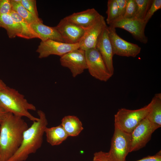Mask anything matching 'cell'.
<instances>
[{"mask_svg": "<svg viewBox=\"0 0 161 161\" xmlns=\"http://www.w3.org/2000/svg\"><path fill=\"white\" fill-rule=\"evenodd\" d=\"M93 161H95L93 160Z\"/></svg>", "mask_w": 161, "mask_h": 161, "instance_id": "d590c367", "label": "cell"}, {"mask_svg": "<svg viewBox=\"0 0 161 161\" xmlns=\"http://www.w3.org/2000/svg\"><path fill=\"white\" fill-rule=\"evenodd\" d=\"M131 133L122 131L114 126L111 147L107 152L109 157L113 161H126L131 144Z\"/></svg>", "mask_w": 161, "mask_h": 161, "instance_id": "5b68a950", "label": "cell"}, {"mask_svg": "<svg viewBox=\"0 0 161 161\" xmlns=\"http://www.w3.org/2000/svg\"><path fill=\"white\" fill-rule=\"evenodd\" d=\"M107 26V25L104 28L99 37L95 48L100 53L108 71L112 76L114 71L113 62L114 55Z\"/></svg>", "mask_w": 161, "mask_h": 161, "instance_id": "5bb4252c", "label": "cell"}, {"mask_svg": "<svg viewBox=\"0 0 161 161\" xmlns=\"http://www.w3.org/2000/svg\"><path fill=\"white\" fill-rule=\"evenodd\" d=\"M10 15L21 27V32L20 37L26 39L38 38V35L32 29L30 24L16 12L12 10Z\"/></svg>", "mask_w": 161, "mask_h": 161, "instance_id": "44dd1931", "label": "cell"}, {"mask_svg": "<svg viewBox=\"0 0 161 161\" xmlns=\"http://www.w3.org/2000/svg\"><path fill=\"white\" fill-rule=\"evenodd\" d=\"M107 26L104 17L100 15L85 30L79 43V48L86 51L95 48L98 39Z\"/></svg>", "mask_w": 161, "mask_h": 161, "instance_id": "7c38bea8", "label": "cell"}, {"mask_svg": "<svg viewBox=\"0 0 161 161\" xmlns=\"http://www.w3.org/2000/svg\"><path fill=\"white\" fill-rule=\"evenodd\" d=\"M37 114L38 120L33 122L31 126L24 131L20 146L7 161H25L30 154L35 153L41 146L48 121L43 111L38 110Z\"/></svg>", "mask_w": 161, "mask_h": 161, "instance_id": "7a4b0ae2", "label": "cell"}, {"mask_svg": "<svg viewBox=\"0 0 161 161\" xmlns=\"http://www.w3.org/2000/svg\"><path fill=\"white\" fill-rule=\"evenodd\" d=\"M100 15L95 9L92 8L74 13L64 18L85 30Z\"/></svg>", "mask_w": 161, "mask_h": 161, "instance_id": "9a60e30c", "label": "cell"}, {"mask_svg": "<svg viewBox=\"0 0 161 161\" xmlns=\"http://www.w3.org/2000/svg\"><path fill=\"white\" fill-rule=\"evenodd\" d=\"M161 126L151 122L147 117L142 120L131 133L130 152L144 147L150 140L153 133Z\"/></svg>", "mask_w": 161, "mask_h": 161, "instance_id": "8992f818", "label": "cell"}, {"mask_svg": "<svg viewBox=\"0 0 161 161\" xmlns=\"http://www.w3.org/2000/svg\"><path fill=\"white\" fill-rule=\"evenodd\" d=\"M44 133L47 141L52 146L60 145L69 137L61 124L50 128L46 127Z\"/></svg>", "mask_w": 161, "mask_h": 161, "instance_id": "ac0fdd59", "label": "cell"}, {"mask_svg": "<svg viewBox=\"0 0 161 161\" xmlns=\"http://www.w3.org/2000/svg\"><path fill=\"white\" fill-rule=\"evenodd\" d=\"M0 107L15 115L26 117L33 122L39 119L29 112L35 111V106L29 103L18 91L7 86L0 90Z\"/></svg>", "mask_w": 161, "mask_h": 161, "instance_id": "3957f363", "label": "cell"}, {"mask_svg": "<svg viewBox=\"0 0 161 161\" xmlns=\"http://www.w3.org/2000/svg\"><path fill=\"white\" fill-rule=\"evenodd\" d=\"M0 22L2 27L7 31L9 37H20L21 29L20 25L12 18L10 14H0Z\"/></svg>", "mask_w": 161, "mask_h": 161, "instance_id": "d6986e66", "label": "cell"}, {"mask_svg": "<svg viewBox=\"0 0 161 161\" xmlns=\"http://www.w3.org/2000/svg\"><path fill=\"white\" fill-rule=\"evenodd\" d=\"M151 106L146 117L151 122L161 126V94H156L150 102Z\"/></svg>", "mask_w": 161, "mask_h": 161, "instance_id": "ffe728a7", "label": "cell"}, {"mask_svg": "<svg viewBox=\"0 0 161 161\" xmlns=\"http://www.w3.org/2000/svg\"><path fill=\"white\" fill-rule=\"evenodd\" d=\"M107 28L114 55L134 58L140 53V47L121 38L117 33L115 28L109 26Z\"/></svg>", "mask_w": 161, "mask_h": 161, "instance_id": "ba28073f", "label": "cell"}, {"mask_svg": "<svg viewBox=\"0 0 161 161\" xmlns=\"http://www.w3.org/2000/svg\"><path fill=\"white\" fill-rule=\"evenodd\" d=\"M137 11L134 18L144 20L145 15L152 2V0H135Z\"/></svg>", "mask_w": 161, "mask_h": 161, "instance_id": "603a6c76", "label": "cell"}, {"mask_svg": "<svg viewBox=\"0 0 161 161\" xmlns=\"http://www.w3.org/2000/svg\"></svg>", "mask_w": 161, "mask_h": 161, "instance_id": "e575fe53", "label": "cell"}, {"mask_svg": "<svg viewBox=\"0 0 161 161\" xmlns=\"http://www.w3.org/2000/svg\"><path fill=\"white\" fill-rule=\"evenodd\" d=\"M9 113L0 107V124L6 118Z\"/></svg>", "mask_w": 161, "mask_h": 161, "instance_id": "1f68e13d", "label": "cell"}, {"mask_svg": "<svg viewBox=\"0 0 161 161\" xmlns=\"http://www.w3.org/2000/svg\"><path fill=\"white\" fill-rule=\"evenodd\" d=\"M30 25L42 41L52 40L64 42L61 35L55 27L47 26L43 22H36Z\"/></svg>", "mask_w": 161, "mask_h": 161, "instance_id": "2e32d148", "label": "cell"}, {"mask_svg": "<svg viewBox=\"0 0 161 161\" xmlns=\"http://www.w3.org/2000/svg\"><path fill=\"white\" fill-rule=\"evenodd\" d=\"M146 23L143 20L133 18H118L111 22L109 26L116 28H120L130 32L133 37L140 42L146 44L148 38L145 33Z\"/></svg>", "mask_w": 161, "mask_h": 161, "instance_id": "9c48e42d", "label": "cell"}, {"mask_svg": "<svg viewBox=\"0 0 161 161\" xmlns=\"http://www.w3.org/2000/svg\"><path fill=\"white\" fill-rule=\"evenodd\" d=\"M20 3L35 18L39 19L37 12L36 1L35 0H21Z\"/></svg>", "mask_w": 161, "mask_h": 161, "instance_id": "484cf974", "label": "cell"}, {"mask_svg": "<svg viewBox=\"0 0 161 161\" xmlns=\"http://www.w3.org/2000/svg\"><path fill=\"white\" fill-rule=\"evenodd\" d=\"M161 8V0H153L151 4L147 13L144 21L147 23L154 13Z\"/></svg>", "mask_w": 161, "mask_h": 161, "instance_id": "4316f807", "label": "cell"}, {"mask_svg": "<svg viewBox=\"0 0 161 161\" xmlns=\"http://www.w3.org/2000/svg\"><path fill=\"white\" fill-rule=\"evenodd\" d=\"M55 27L60 33L64 42L71 44L78 43L85 30L64 18Z\"/></svg>", "mask_w": 161, "mask_h": 161, "instance_id": "4fadbf2b", "label": "cell"}, {"mask_svg": "<svg viewBox=\"0 0 161 161\" xmlns=\"http://www.w3.org/2000/svg\"><path fill=\"white\" fill-rule=\"evenodd\" d=\"M60 61L61 65L68 68L74 78L87 69L85 51L80 48L61 56Z\"/></svg>", "mask_w": 161, "mask_h": 161, "instance_id": "30bf717a", "label": "cell"}, {"mask_svg": "<svg viewBox=\"0 0 161 161\" xmlns=\"http://www.w3.org/2000/svg\"><path fill=\"white\" fill-rule=\"evenodd\" d=\"M22 117L9 113L0 124V161H7L20 146L29 127Z\"/></svg>", "mask_w": 161, "mask_h": 161, "instance_id": "6da1fadb", "label": "cell"}, {"mask_svg": "<svg viewBox=\"0 0 161 161\" xmlns=\"http://www.w3.org/2000/svg\"><path fill=\"white\" fill-rule=\"evenodd\" d=\"M118 9V18H123L125 14L127 0H116Z\"/></svg>", "mask_w": 161, "mask_h": 161, "instance_id": "f1b7e54d", "label": "cell"}, {"mask_svg": "<svg viewBox=\"0 0 161 161\" xmlns=\"http://www.w3.org/2000/svg\"><path fill=\"white\" fill-rule=\"evenodd\" d=\"M106 13V23L108 25L118 18V9L116 0L108 1Z\"/></svg>", "mask_w": 161, "mask_h": 161, "instance_id": "cb8c5ba5", "label": "cell"}, {"mask_svg": "<svg viewBox=\"0 0 161 161\" xmlns=\"http://www.w3.org/2000/svg\"><path fill=\"white\" fill-rule=\"evenodd\" d=\"M135 0H127L126 11L123 18L131 19L134 18L137 9Z\"/></svg>", "mask_w": 161, "mask_h": 161, "instance_id": "d4e9b609", "label": "cell"}, {"mask_svg": "<svg viewBox=\"0 0 161 161\" xmlns=\"http://www.w3.org/2000/svg\"><path fill=\"white\" fill-rule=\"evenodd\" d=\"M12 11L10 0H0V14H10Z\"/></svg>", "mask_w": 161, "mask_h": 161, "instance_id": "83f0119b", "label": "cell"}, {"mask_svg": "<svg viewBox=\"0 0 161 161\" xmlns=\"http://www.w3.org/2000/svg\"><path fill=\"white\" fill-rule=\"evenodd\" d=\"M12 10L16 12L30 24L36 22H43L41 19L35 18L21 4L20 2L10 0Z\"/></svg>", "mask_w": 161, "mask_h": 161, "instance_id": "7402d4cb", "label": "cell"}, {"mask_svg": "<svg viewBox=\"0 0 161 161\" xmlns=\"http://www.w3.org/2000/svg\"><path fill=\"white\" fill-rule=\"evenodd\" d=\"M93 160L95 161H113L108 157L106 152L102 151L94 153Z\"/></svg>", "mask_w": 161, "mask_h": 161, "instance_id": "f546056e", "label": "cell"}, {"mask_svg": "<svg viewBox=\"0 0 161 161\" xmlns=\"http://www.w3.org/2000/svg\"><path fill=\"white\" fill-rule=\"evenodd\" d=\"M161 150L153 156H148L136 161H161Z\"/></svg>", "mask_w": 161, "mask_h": 161, "instance_id": "4dcf8cb0", "label": "cell"}, {"mask_svg": "<svg viewBox=\"0 0 161 161\" xmlns=\"http://www.w3.org/2000/svg\"><path fill=\"white\" fill-rule=\"evenodd\" d=\"M151 106L150 102L147 105L137 109L124 108L119 109L114 115V125L123 131L131 133L141 121L146 117Z\"/></svg>", "mask_w": 161, "mask_h": 161, "instance_id": "277c9868", "label": "cell"}, {"mask_svg": "<svg viewBox=\"0 0 161 161\" xmlns=\"http://www.w3.org/2000/svg\"><path fill=\"white\" fill-rule=\"evenodd\" d=\"M7 87V86L5 83L0 79V90L4 89Z\"/></svg>", "mask_w": 161, "mask_h": 161, "instance_id": "d6a6232c", "label": "cell"}, {"mask_svg": "<svg viewBox=\"0 0 161 161\" xmlns=\"http://www.w3.org/2000/svg\"><path fill=\"white\" fill-rule=\"evenodd\" d=\"M61 121V125L68 136H77L83 129L82 122L76 116H65L62 118Z\"/></svg>", "mask_w": 161, "mask_h": 161, "instance_id": "e0dca14e", "label": "cell"}, {"mask_svg": "<svg viewBox=\"0 0 161 161\" xmlns=\"http://www.w3.org/2000/svg\"><path fill=\"white\" fill-rule=\"evenodd\" d=\"M87 69L90 75L100 81L106 82L112 76L101 56L95 48L85 51Z\"/></svg>", "mask_w": 161, "mask_h": 161, "instance_id": "52a82bcc", "label": "cell"}, {"mask_svg": "<svg viewBox=\"0 0 161 161\" xmlns=\"http://www.w3.org/2000/svg\"><path fill=\"white\" fill-rule=\"evenodd\" d=\"M0 27H2V26L0 22Z\"/></svg>", "mask_w": 161, "mask_h": 161, "instance_id": "836d02e7", "label": "cell"}, {"mask_svg": "<svg viewBox=\"0 0 161 161\" xmlns=\"http://www.w3.org/2000/svg\"><path fill=\"white\" fill-rule=\"evenodd\" d=\"M79 48V43L67 44L52 40L41 41L36 50L40 58H47L51 55L60 57L73 50Z\"/></svg>", "mask_w": 161, "mask_h": 161, "instance_id": "8fae6325", "label": "cell"}]
</instances>
